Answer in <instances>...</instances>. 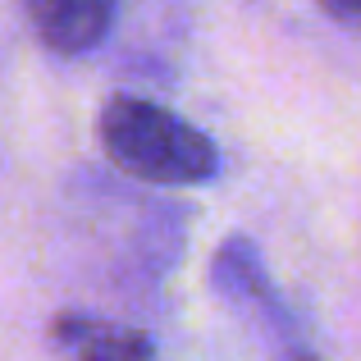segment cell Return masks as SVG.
Returning <instances> with one entry per match:
<instances>
[{"instance_id": "cell-1", "label": "cell", "mask_w": 361, "mask_h": 361, "mask_svg": "<svg viewBox=\"0 0 361 361\" xmlns=\"http://www.w3.org/2000/svg\"><path fill=\"white\" fill-rule=\"evenodd\" d=\"M97 137L110 165L137 183L197 188L220 174V151L202 128L142 97L106 101L97 119Z\"/></svg>"}, {"instance_id": "cell-2", "label": "cell", "mask_w": 361, "mask_h": 361, "mask_svg": "<svg viewBox=\"0 0 361 361\" xmlns=\"http://www.w3.org/2000/svg\"><path fill=\"white\" fill-rule=\"evenodd\" d=\"M211 288L233 316L261 338L265 361H320L316 348H311L307 329L298 325V316L288 311V302L279 298L270 270H265L261 247L243 233L220 243L211 261Z\"/></svg>"}, {"instance_id": "cell-3", "label": "cell", "mask_w": 361, "mask_h": 361, "mask_svg": "<svg viewBox=\"0 0 361 361\" xmlns=\"http://www.w3.org/2000/svg\"><path fill=\"white\" fill-rule=\"evenodd\" d=\"M51 343L69 361H151L156 338L142 325L106 320L92 311H60L51 320Z\"/></svg>"}, {"instance_id": "cell-4", "label": "cell", "mask_w": 361, "mask_h": 361, "mask_svg": "<svg viewBox=\"0 0 361 361\" xmlns=\"http://www.w3.org/2000/svg\"><path fill=\"white\" fill-rule=\"evenodd\" d=\"M119 0H23L27 23L55 55H87L106 42Z\"/></svg>"}, {"instance_id": "cell-5", "label": "cell", "mask_w": 361, "mask_h": 361, "mask_svg": "<svg viewBox=\"0 0 361 361\" xmlns=\"http://www.w3.org/2000/svg\"><path fill=\"white\" fill-rule=\"evenodd\" d=\"M320 5H325V14H334L338 23L361 27V0H320Z\"/></svg>"}]
</instances>
